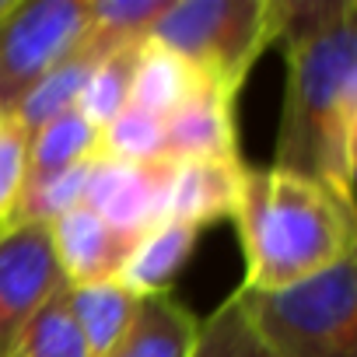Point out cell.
<instances>
[{
  "label": "cell",
  "mask_w": 357,
  "mask_h": 357,
  "mask_svg": "<svg viewBox=\"0 0 357 357\" xmlns=\"http://www.w3.org/2000/svg\"><path fill=\"white\" fill-rule=\"evenodd\" d=\"M284 50V109L270 168L294 172L354 207L357 0H270Z\"/></svg>",
  "instance_id": "1"
},
{
  "label": "cell",
  "mask_w": 357,
  "mask_h": 357,
  "mask_svg": "<svg viewBox=\"0 0 357 357\" xmlns=\"http://www.w3.org/2000/svg\"><path fill=\"white\" fill-rule=\"evenodd\" d=\"M235 228L245 256V291H277L354 256V207L312 178L280 168H245Z\"/></svg>",
  "instance_id": "2"
},
{
  "label": "cell",
  "mask_w": 357,
  "mask_h": 357,
  "mask_svg": "<svg viewBox=\"0 0 357 357\" xmlns=\"http://www.w3.org/2000/svg\"><path fill=\"white\" fill-rule=\"evenodd\" d=\"M235 294L273 357H357V256L291 287Z\"/></svg>",
  "instance_id": "3"
},
{
  "label": "cell",
  "mask_w": 357,
  "mask_h": 357,
  "mask_svg": "<svg viewBox=\"0 0 357 357\" xmlns=\"http://www.w3.org/2000/svg\"><path fill=\"white\" fill-rule=\"evenodd\" d=\"M147 39L183 56L207 88L238 98L249 70L273 46L270 0H168Z\"/></svg>",
  "instance_id": "4"
},
{
  "label": "cell",
  "mask_w": 357,
  "mask_h": 357,
  "mask_svg": "<svg viewBox=\"0 0 357 357\" xmlns=\"http://www.w3.org/2000/svg\"><path fill=\"white\" fill-rule=\"evenodd\" d=\"M88 0H15L0 18V109L11 112L84 36Z\"/></svg>",
  "instance_id": "5"
},
{
  "label": "cell",
  "mask_w": 357,
  "mask_h": 357,
  "mask_svg": "<svg viewBox=\"0 0 357 357\" xmlns=\"http://www.w3.org/2000/svg\"><path fill=\"white\" fill-rule=\"evenodd\" d=\"M63 284L50 228H0V357H15L25 326Z\"/></svg>",
  "instance_id": "6"
},
{
  "label": "cell",
  "mask_w": 357,
  "mask_h": 357,
  "mask_svg": "<svg viewBox=\"0 0 357 357\" xmlns=\"http://www.w3.org/2000/svg\"><path fill=\"white\" fill-rule=\"evenodd\" d=\"M175 161H116L98 154L84 207L123 231H151L165 221Z\"/></svg>",
  "instance_id": "7"
},
{
  "label": "cell",
  "mask_w": 357,
  "mask_h": 357,
  "mask_svg": "<svg viewBox=\"0 0 357 357\" xmlns=\"http://www.w3.org/2000/svg\"><path fill=\"white\" fill-rule=\"evenodd\" d=\"M50 235H53L63 280L70 287H84V284L119 280L126 259L133 256V249L140 245L147 231H123L81 204L67 211L60 221H53Z\"/></svg>",
  "instance_id": "8"
},
{
  "label": "cell",
  "mask_w": 357,
  "mask_h": 357,
  "mask_svg": "<svg viewBox=\"0 0 357 357\" xmlns=\"http://www.w3.org/2000/svg\"><path fill=\"white\" fill-rule=\"evenodd\" d=\"M165 158L168 161H238L235 137V98L200 88L183 109L165 119Z\"/></svg>",
  "instance_id": "9"
},
{
  "label": "cell",
  "mask_w": 357,
  "mask_h": 357,
  "mask_svg": "<svg viewBox=\"0 0 357 357\" xmlns=\"http://www.w3.org/2000/svg\"><path fill=\"white\" fill-rule=\"evenodd\" d=\"M245 161H178L168 190V211L165 221L190 225L197 231L235 218L238 197H242V178Z\"/></svg>",
  "instance_id": "10"
},
{
  "label": "cell",
  "mask_w": 357,
  "mask_h": 357,
  "mask_svg": "<svg viewBox=\"0 0 357 357\" xmlns=\"http://www.w3.org/2000/svg\"><path fill=\"white\" fill-rule=\"evenodd\" d=\"M200 319L175 294H151L137 301L126 333L105 357H190Z\"/></svg>",
  "instance_id": "11"
},
{
  "label": "cell",
  "mask_w": 357,
  "mask_h": 357,
  "mask_svg": "<svg viewBox=\"0 0 357 357\" xmlns=\"http://www.w3.org/2000/svg\"><path fill=\"white\" fill-rule=\"evenodd\" d=\"M200 231L178 221H161L158 228H151L140 245L133 249V256L126 259L119 284L133 294V298H151V294H172L175 277L183 273V266L190 263L193 249H197Z\"/></svg>",
  "instance_id": "12"
},
{
  "label": "cell",
  "mask_w": 357,
  "mask_h": 357,
  "mask_svg": "<svg viewBox=\"0 0 357 357\" xmlns=\"http://www.w3.org/2000/svg\"><path fill=\"white\" fill-rule=\"evenodd\" d=\"M204 88L200 74L172 50L158 46V43H144L137 53V67H133V81H130V109L168 119L175 109H183L197 91Z\"/></svg>",
  "instance_id": "13"
},
{
  "label": "cell",
  "mask_w": 357,
  "mask_h": 357,
  "mask_svg": "<svg viewBox=\"0 0 357 357\" xmlns=\"http://www.w3.org/2000/svg\"><path fill=\"white\" fill-rule=\"evenodd\" d=\"M165 4L168 0H88L84 36L74 50L102 63L119 50L140 46Z\"/></svg>",
  "instance_id": "14"
},
{
  "label": "cell",
  "mask_w": 357,
  "mask_h": 357,
  "mask_svg": "<svg viewBox=\"0 0 357 357\" xmlns=\"http://www.w3.org/2000/svg\"><path fill=\"white\" fill-rule=\"evenodd\" d=\"M67 301L84 336L88 357H105L116 347V340L126 333L140 298H133L119 280H112V284H84V287L67 284Z\"/></svg>",
  "instance_id": "15"
},
{
  "label": "cell",
  "mask_w": 357,
  "mask_h": 357,
  "mask_svg": "<svg viewBox=\"0 0 357 357\" xmlns=\"http://www.w3.org/2000/svg\"><path fill=\"white\" fill-rule=\"evenodd\" d=\"M95 154H98V130L77 109H70V112L50 119L46 126H39L32 133L25 183H36V178H50L56 172H67L70 165H81V161H88Z\"/></svg>",
  "instance_id": "16"
},
{
  "label": "cell",
  "mask_w": 357,
  "mask_h": 357,
  "mask_svg": "<svg viewBox=\"0 0 357 357\" xmlns=\"http://www.w3.org/2000/svg\"><path fill=\"white\" fill-rule=\"evenodd\" d=\"M95 67H98V60L84 56L81 50H70V56L60 60L43 81H36V84L25 91V98H22L8 116H15L29 133H36V130L46 126L50 119H56V116L77 109L81 88H84V81H88V74H91Z\"/></svg>",
  "instance_id": "17"
},
{
  "label": "cell",
  "mask_w": 357,
  "mask_h": 357,
  "mask_svg": "<svg viewBox=\"0 0 357 357\" xmlns=\"http://www.w3.org/2000/svg\"><path fill=\"white\" fill-rule=\"evenodd\" d=\"M98 158V154H95ZM95 158L81 161V165H70L67 172H56L50 178H36V183H25L22 190V200L8 221L11 225H43L50 228L53 221H60L67 211L81 207L84 204V190H88V178H91V168H95Z\"/></svg>",
  "instance_id": "18"
},
{
  "label": "cell",
  "mask_w": 357,
  "mask_h": 357,
  "mask_svg": "<svg viewBox=\"0 0 357 357\" xmlns=\"http://www.w3.org/2000/svg\"><path fill=\"white\" fill-rule=\"evenodd\" d=\"M147 43V39H144ZM140 43V46H144ZM140 46L119 50L112 56H105L84 81L81 98H77V112L102 133L130 102V81H133V67H137V53Z\"/></svg>",
  "instance_id": "19"
},
{
  "label": "cell",
  "mask_w": 357,
  "mask_h": 357,
  "mask_svg": "<svg viewBox=\"0 0 357 357\" xmlns=\"http://www.w3.org/2000/svg\"><path fill=\"white\" fill-rule=\"evenodd\" d=\"M190 357H273L259 333L252 329L238 294L231 291L207 319H200L197 343Z\"/></svg>",
  "instance_id": "20"
},
{
  "label": "cell",
  "mask_w": 357,
  "mask_h": 357,
  "mask_svg": "<svg viewBox=\"0 0 357 357\" xmlns=\"http://www.w3.org/2000/svg\"><path fill=\"white\" fill-rule=\"evenodd\" d=\"M15 357H88L84 336L70 315L67 284L32 315L15 347Z\"/></svg>",
  "instance_id": "21"
},
{
  "label": "cell",
  "mask_w": 357,
  "mask_h": 357,
  "mask_svg": "<svg viewBox=\"0 0 357 357\" xmlns=\"http://www.w3.org/2000/svg\"><path fill=\"white\" fill-rule=\"evenodd\" d=\"M98 154L116 158V161H161L165 158V119L126 105L98 133Z\"/></svg>",
  "instance_id": "22"
},
{
  "label": "cell",
  "mask_w": 357,
  "mask_h": 357,
  "mask_svg": "<svg viewBox=\"0 0 357 357\" xmlns=\"http://www.w3.org/2000/svg\"><path fill=\"white\" fill-rule=\"evenodd\" d=\"M29 144L32 133L15 116H4V123H0V228H8L22 200L29 175Z\"/></svg>",
  "instance_id": "23"
},
{
  "label": "cell",
  "mask_w": 357,
  "mask_h": 357,
  "mask_svg": "<svg viewBox=\"0 0 357 357\" xmlns=\"http://www.w3.org/2000/svg\"><path fill=\"white\" fill-rule=\"evenodd\" d=\"M11 4H15V0H0V18H4V15L11 11Z\"/></svg>",
  "instance_id": "24"
},
{
  "label": "cell",
  "mask_w": 357,
  "mask_h": 357,
  "mask_svg": "<svg viewBox=\"0 0 357 357\" xmlns=\"http://www.w3.org/2000/svg\"><path fill=\"white\" fill-rule=\"evenodd\" d=\"M4 116H8V112H4V109H0V123H4Z\"/></svg>",
  "instance_id": "25"
}]
</instances>
